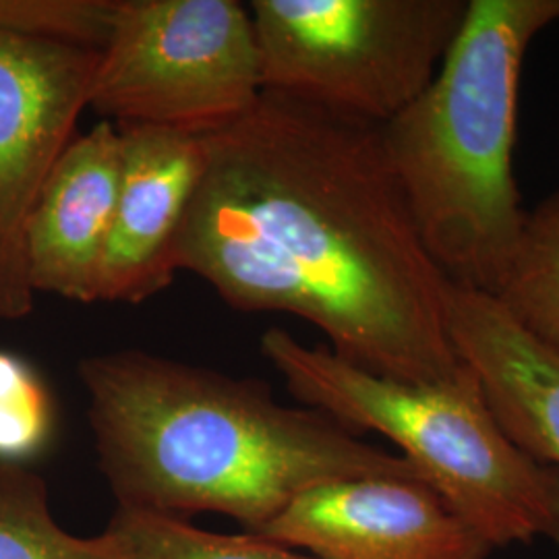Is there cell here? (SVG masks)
Returning a JSON list of instances; mask_svg holds the SVG:
<instances>
[{"mask_svg": "<svg viewBox=\"0 0 559 559\" xmlns=\"http://www.w3.org/2000/svg\"><path fill=\"white\" fill-rule=\"evenodd\" d=\"M201 145L177 274L203 280L235 311L311 323L328 350L381 378L459 371L452 280L423 242L381 124L263 92Z\"/></svg>", "mask_w": 559, "mask_h": 559, "instance_id": "cell-1", "label": "cell"}, {"mask_svg": "<svg viewBox=\"0 0 559 559\" xmlns=\"http://www.w3.org/2000/svg\"><path fill=\"white\" fill-rule=\"evenodd\" d=\"M120 180V131L104 120L69 143L25 228L32 290L96 302Z\"/></svg>", "mask_w": 559, "mask_h": 559, "instance_id": "cell-10", "label": "cell"}, {"mask_svg": "<svg viewBox=\"0 0 559 559\" xmlns=\"http://www.w3.org/2000/svg\"><path fill=\"white\" fill-rule=\"evenodd\" d=\"M55 402L34 367L0 350V464H23L52 440Z\"/></svg>", "mask_w": 559, "mask_h": 559, "instance_id": "cell-15", "label": "cell"}, {"mask_svg": "<svg viewBox=\"0 0 559 559\" xmlns=\"http://www.w3.org/2000/svg\"><path fill=\"white\" fill-rule=\"evenodd\" d=\"M129 559H311L253 535L201 531L187 520L162 519L117 508L104 528Z\"/></svg>", "mask_w": 559, "mask_h": 559, "instance_id": "cell-14", "label": "cell"}, {"mask_svg": "<svg viewBox=\"0 0 559 559\" xmlns=\"http://www.w3.org/2000/svg\"><path fill=\"white\" fill-rule=\"evenodd\" d=\"M78 376L98 466L122 510L222 514L255 535L325 480L420 479L408 460L338 420L282 404L265 381L138 348L90 355Z\"/></svg>", "mask_w": 559, "mask_h": 559, "instance_id": "cell-2", "label": "cell"}, {"mask_svg": "<svg viewBox=\"0 0 559 559\" xmlns=\"http://www.w3.org/2000/svg\"><path fill=\"white\" fill-rule=\"evenodd\" d=\"M260 344L293 399L357 433L392 441L493 549L537 540L559 549V471L512 441L466 362L445 380L400 381L282 328H270Z\"/></svg>", "mask_w": 559, "mask_h": 559, "instance_id": "cell-4", "label": "cell"}, {"mask_svg": "<svg viewBox=\"0 0 559 559\" xmlns=\"http://www.w3.org/2000/svg\"><path fill=\"white\" fill-rule=\"evenodd\" d=\"M491 297L559 353V187L526 210L519 242Z\"/></svg>", "mask_w": 559, "mask_h": 559, "instance_id": "cell-12", "label": "cell"}, {"mask_svg": "<svg viewBox=\"0 0 559 559\" xmlns=\"http://www.w3.org/2000/svg\"><path fill=\"white\" fill-rule=\"evenodd\" d=\"M117 0H0V29L100 50Z\"/></svg>", "mask_w": 559, "mask_h": 559, "instance_id": "cell-16", "label": "cell"}, {"mask_svg": "<svg viewBox=\"0 0 559 559\" xmlns=\"http://www.w3.org/2000/svg\"><path fill=\"white\" fill-rule=\"evenodd\" d=\"M468 0H253L261 87L385 124L436 78Z\"/></svg>", "mask_w": 559, "mask_h": 559, "instance_id": "cell-5", "label": "cell"}, {"mask_svg": "<svg viewBox=\"0 0 559 559\" xmlns=\"http://www.w3.org/2000/svg\"><path fill=\"white\" fill-rule=\"evenodd\" d=\"M0 559H129L106 531L78 537L50 510L48 485L23 464H0Z\"/></svg>", "mask_w": 559, "mask_h": 559, "instance_id": "cell-13", "label": "cell"}, {"mask_svg": "<svg viewBox=\"0 0 559 559\" xmlns=\"http://www.w3.org/2000/svg\"><path fill=\"white\" fill-rule=\"evenodd\" d=\"M253 537L311 559H489L496 551L425 480L404 477L325 480Z\"/></svg>", "mask_w": 559, "mask_h": 559, "instance_id": "cell-8", "label": "cell"}, {"mask_svg": "<svg viewBox=\"0 0 559 559\" xmlns=\"http://www.w3.org/2000/svg\"><path fill=\"white\" fill-rule=\"evenodd\" d=\"M100 50L0 29V320L34 309L25 228L90 108Z\"/></svg>", "mask_w": 559, "mask_h": 559, "instance_id": "cell-7", "label": "cell"}, {"mask_svg": "<svg viewBox=\"0 0 559 559\" xmlns=\"http://www.w3.org/2000/svg\"><path fill=\"white\" fill-rule=\"evenodd\" d=\"M119 195L102 260L98 300L140 305L175 278V242L200 182L198 135L119 127Z\"/></svg>", "mask_w": 559, "mask_h": 559, "instance_id": "cell-9", "label": "cell"}, {"mask_svg": "<svg viewBox=\"0 0 559 559\" xmlns=\"http://www.w3.org/2000/svg\"><path fill=\"white\" fill-rule=\"evenodd\" d=\"M448 325L496 417L531 459L559 471V353L528 334L487 293L454 284Z\"/></svg>", "mask_w": 559, "mask_h": 559, "instance_id": "cell-11", "label": "cell"}, {"mask_svg": "<svg viewBox=\"0 0 559 559\" xmlns=\"http://www.w3.org/2000/svg\"><path fill=\"white\" fill-rule=\"evenodd\" d=\"M263 94L251 13L237 0H117L90 108L117 127L207 135Z\"/></svg>", "mask_w": 559, "mask_h": 559, "instance_id": "cell-6", "label": "cell"}, {"mask_svg": "<svg viewBox=\"0 0 559 559\" xmlns=\"http://www.w3.org/2000/svg\"><path fill=\"white\" fill-rule=\"evenodd\" d=\"M559 0H468L436 78L394 119L383 145L420 237L454 284L491 295L526 207L514 177L520 78Z\"/></svg>", "mask_w": 559, "mask_h": 559, "instance_id": "cell-3", "label": "cell"}]
</instances>
